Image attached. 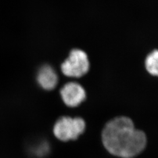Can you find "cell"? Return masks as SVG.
<instances>
[{
    "mask_svg": "<svg viewBox=\"0 0 158 158\" xmlns=\"http://www.w3.org/2000/svg\"><path fill=\"white\" fill-rule=\"evenodd\" d=\"M90 62L87 54L81 49L72 50L61 66L62 73L69 77H81L88 72Z\"/></svg>",
    "mask_w": 158,
    "mask_h": 158,
    "instance_id": "cell-3",
    "label": "cell"
},
{
    "mask_svg": "<svg viewBox=\"0 0 158 158\" xmlns=\"http://www.w3.org/2000/svg\"><path fill=\"white\" fill-rule=\"evenodd\" d=\"M85 122L81 118L63 117L56 123L53 132L61 141L75 140L85 131Z\"/></svg>",
    "mask_w": 158,
    "mask_h": 158,
    "instance_id": "cell-2",
    "label": "cell"
},
{
    "mask_svg": "<svg viewBox=\"0 0 158 158\" xmlns=\"http://www.w3.org/2000/svg\"><path fill=\"white\" fill-rule=\"evenodd\" d=\"M146 70L152 75L157 76L158 73V52L157 50L150 53L146 59Z\"/></svg>",
    "mask_w": 158,
    "mask_h": 158,
    "instance_id": "cell-6",
    "label": "cell"
},
{
    "mask_svg": "<svg viewBox=\"0 0 158 158\" xmlns=\"http://www.w3.org/2000/svg\"><path fill=\"white\" fill-rule=\"evenodd\" d=\"M61 96L67 106L76 107L85 100L86 92L80 84L69 82L61 88Z\"/></svg>",
    "mask_w": 158,
    "mask_h": 158,
    "instance_id": "cell-4",
    "label": "cell"
},
{
    "mask_svg": "<svg viewBox=\"0 0 158 158\" xmlns=\"http://www.w3.org/2000/svg\"><path fill=\"white\" fill-rule=\"evenodd\" d=\"M102 142L111 154L131 158L144 149L146 137L144 132L135 128L129 118L121 117L109 122L102 132Z\"/></svg>",
    "mask_w": 158,
    "mask_h": 158,
    "instance_id": "cell-1",
    "label": "cell"
},
{
    "mask_svg": "<svg viewBox=\"0 0 158 158\" xmlns=\"http://www.w3.org/2000/svg\"><path fill=\"white\" fill-rule=\"evenodd\" d=\"M49 146L46 142H41L38 143L33 147L32 153L38 157H42L48 154Z\"/></svg>",
    "mask_w": 158,
    "mask_h": 158,
    "instance_id": "cell-7",
    "label": "cell"
},
{
    "mask_svg": "<svg viewBox=\"0 0 158 158\" xmlns=\"http://www.w3.org/2000/svg\"><path fill=\"white\" fill-rule=\"evenodd\" d=\"M37 81L44 90H51L55 88L58 82V77L54 69L49 65H44L38 71Z\"/></svg>",
    "mask_w": 158,
    "mask_h": 158,
    "instance_id": "cell-5",
    "label": "cell"
}]
</instances>
